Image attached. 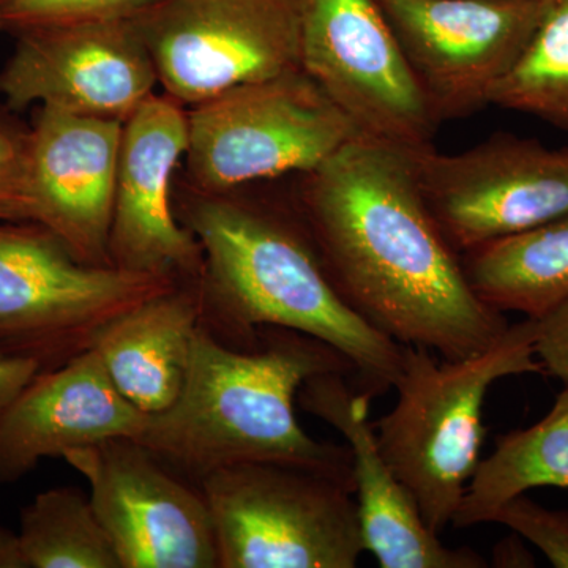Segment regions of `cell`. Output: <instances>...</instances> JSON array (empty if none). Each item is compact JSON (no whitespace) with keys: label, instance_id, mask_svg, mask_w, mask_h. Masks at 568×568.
<instances>
[{"label":"cell","instance_id":"16","mask_svg":"<svg viewBox=\"0 0 568 568\" xmlns=\"http://www.w3.org/2000/svg\"><path fill=\"white\" fill-rule=\"evenodd\" d=\"M372 402L339 372L310 377L297 395L298 406L334 426L349 447L365 551L383 568L488 567L474 549L446 547L426 526L416 500L381 452L369 420Z\"/></svg>","mask_w":568,"mask_h":568},{"label":"cell","instance_id":"4","mask_svg":"<svg viewBox=\"0 0 568 568\" xmlns=\"http://www.w3.org/2000/svg\"><path fill=\"white\" fill-rule=\"evenodd\" d=\"M529 373L545 375L532 317L510 325L495 345L462 361L436 362L432 351L403 345L398 399L375 422V432L388 465L437 536L452 525L480 463L489 388L503 377Z\"/></svg>","mask_w":568,"mask_h":568},{"label":"cell","instance_id":"7","mask_svg":"<svg viewBox=\"0 0 568 568\" xmlns=\"http://www.w3.org/2000/svg\"><path fill=\"white\" fill-rule=\"evenodd\" d=\"M194 192L308 174L361 136L301 67L237 85L186 110Z\"/></svg>","mask_w":568,"mask_h":568},{"label":"cell","instance_id":"26","mask_svg":"<svg viewBox=\"0 0 568 568\" xmlns=\"http://www.w3.org/2000/svg\"><path fill=\"white\" fill-rule=\"evenodd\" d=\"M536 355L545 375L568 388V298L536 320Z\"/></svg>","mask_w":568,"mask_h":568},{"label":"cell","instance_id":"11","mask_svg":"<svg viewBox=\"0 0 568 568\" xmlns=\"http://www.w3.org/2000/svg\"><path fill=\"white\" fill-rule=\"evenodd\" d=\"M62 458L88 481L122 568H219L215 528L200 487L140 440L115 437Z\"/></svg>","mask_w":568,"mask_h":568},{"label":"cell","instance_id":"2","mask_svg":"<svg viewBox=\"0 0 568 568\" xmlns=\"http://www.w3.org/2000/svg\"><path fill=\"white\" fill-rule=\"evenodd\" d=\"M179 220L203 248L201 327L213 338L253 349L261 328H290L345 355L361 394L373 399L395 388L403 345L346 304L297 212L194 192Z\"/></svg>","mask_w":568,"mask_h":568},{"label":"cell","instance_id":"14","mask_svg":"<svg viewBox=\"0 0 568 568\" xmlns=\"http://www.w3.org/2000/svg\"><path fill=\"white\" fill-rule=\"evenodd\" d=\"M186 148L185 106L168 93H153L123 121L110 233L114 267L200 280L203 248L171 196Z\"/></svg>","mask_w":568,"mask_h":568},{"label":"cell","instance_id":"9","mask_svg":"<svg viewBox=\"0 0 568 568\" xmlns=\"http://www.w3.org/2000/svg\"><path fill=\"white\" fill-rule=\"evenodd\" d=\"M437 226L459 254L568 213V149L499 133L458 153L407 151Z\"/></svg>","mask_w":568,"mask_h":568},{"label":"cell","instance_id":"27","mask_svg":"<svg viewBox=\"0 0 568 568\" xmlns=\"http://www.w3.org/2000/svg\"><path fill=\"white\" fill-rule=\"evenodd\" d=\"M39 373L36 362L0 354V418Z\"/></svg>","mask_w":568,"mask_h":568},{"label":"cell","instance_id":"17","mask_svg":"<svg viewBox=\"0 0 568 568\" xmlns=\"http://www.w3.org/2000/svg\"><path fill=\"white\" fill-rule=\"evenodd\" d=\"M148 418L118 390L95 349L39 373L0 418V487L43 458L115 437L136 439Z\"/></svg>","mask_w":568,"mask_h":568},{"label":"cell","instance_id":"18","mask_svg":"<svg viewBox=\"0 0 568 568\" xmlns=\"http://www.w3.org/2000/svg\"><path fill=\"white\" fill-rule=\"evenodd\" d=\"M201 316L200 280H190L119 317L93 346L114 386L141 413L155 416L178 402Z\"/></svg>","mask_w":568,"mask_h":568},{"label":"cell","instance_id":"5","mask_svg":"<svg viewBox=\"0 0 568 568\" xmlns=\"http://www.w3.org/2000/svg\"><path fill=\"white\" fill-rule=\"evenodd\" d=\"M183 280L81 263L31 222H0V354L50 372L88 353L114 321Z\"/></svg>","mask_w":568,"mask_h":568},{"label":"cell","instance_id":"28","mask_svg":"<svg viewBox=\"0 0 568 568\" xmlns=\"http://www.w3.org/2000/svg\"><path fill=\"white\" fill-rule=\"evenodd\" d=\"M491 566L499 568L534 567L536 559L526 549L521 536L514 532V536L503 538L493 549Z\"/></svg>","mask_w":568,"mask_h":568},{"label":"cell","instance_id":"13","mask_svg":"<svg viewBox=\"0 0 568 568\" xmlns=\"http://www.w3.org/2000/svg\"><path fill=\"white\" fill-rule=\"evenodd\" d=\"M159 84L134 20L58 26L18 33L0 70V97L11 110L47 106L125 121Z\"/></svg>","mask_w":568,"mask_h":568},{"label":"cell","instance_id":"3","mask_svg":"<svg viewBox=\"0 0 568 568\" xmlns=\"http://www.w3.org/2000/svg\"><path fill=\"white\" fill-rule=\"evenodd\" d=\"M354 379L345 355L283 327L261 328L260 345L235 349L203 327L178 402L149 416L136 437L194 485L213 470L244 463H283L354 478L349 447L317 440L295 416L301 387L320 373Z\"/></svg>","mask_w":568,"mask_h":568},{"label":"cell","instance_id":"20","mask_svg":"<svg viewBox=\"0 0 568 568\" xmlns=\"http://www.w3.org/2000/svg\"><path fill=\"white\" fill-rule=\"evenodd\" d=\"M544 487L568 488L566 387L536 425L497 437L495 452L478 463L452 526L467 529L493 523L508 500Z\"/></svg>","mask_w":568,"mask_h":568},{"label":"cell","instance_id":"8","mask_svg":"<svg viewBox=\"0 0 568 568\" xmlns=\"http://www.w3.org/2000/svg\"><path fill=\"white\" fill-rule=\"evenodd\" d=\"M298 63L358 134L414 151L437 122L379 0H297Z\"/></svg>","mask_w":568,"mask_h":568},{"label":"cell","instance_id":"12","mask_svg":"<svg viewBox=\"0 0 568 568\" xmlns=\"http://www.w3.org/2000/svg\"><path fill=\"white\" fill-rule=\"evenodd\" d=\"M437 122L491 104L536 26L538 0H379Z\"/></svg>","mask_w":568,"mask_h":568},{"label":"cell","instance_id":"10","mask_svg":"<svg viewBox=\"0 0 568 568\" xmlns=\"http://www.w3.org/2000/svg\"><path fill=\"white\" fill-rule=\"evenodd\" d=\"M134 22L183 106L301 67L297 0H159Z\"/></svg>","mask_w":568,"mask_h":568},{"label":"cell","instance_id":"19","mask_svg":"<svg viewBox=\"0 0 568 568\" xmlns=\"http://www.w3.org/2000/svg\"><path fill=\"white\" fill-rule=\"evenodd\" d=\"M462 261L481 302L538 320L568 298V213L463 253Z\"/></svg>","mask_w":568,"mask_h":568},{"label":"cell","instance_id":"22","mask_svg":"<svg viewBox=\"0 0 568 568\" xmlns=\"http://www.w3.org/2000/svg\"><path fill=\"white\" fill-rule=\"evenodd\" d=\"M491 104L568 133V0H538L528 44L497 85Z\"/></svg>","mask_w":568,"mask_h":568},{"label":"cell","instance_id":"1","mask_svg":"<svg viewBox=\"0 0 568 568\" xmlns=\"http://www.w3.org/2000/svg\"><path fill=\"white\" fill-rule=\"evenodd\" d=\"M294 209L338 293L399 345L446 361L484 353L510 327L467 282L405 149L358 136L304 175Z\"/></svg>","mask_w":568,"mask_h":568},{"label":"cell","instance_id":"15","mask_svg":"<svg viewBox=\"0 0 568 568\" xmlns=\"http://www.w3.org/2000/svg\"><path fill=\"white\" fill-rule=\"evenodd\" d=\"M122 121L40 106L29 129V222L78 261L112 265L110 233Z\"/></svg>","mask_w":568,"mask_h":568},{"label":"cell","instance_id":"6","mask_svg":"<svg viewBox=\"0 0 568 568\" xmlns=\"http://www.w3.org/2000/svg\"><path fill=\"white\" fill-rule=\"evenodd\" d=\"M219 568H354L365 552L354 478L244 463L200 481Z\"/></svg>","mask_w":568,"mask_h":568},{"label":"cell","instance_id":"24","mask_svg":"<svg viewBox=\"0 0 568 568\" xmlns=\"http://www.w3.org/2000/svg\"><path fill=\"white\" fill-rule=\"evenodd\" d=\"M493 523L536 545L552 567L568 568V510H551L521 495L504 504Z\"/></svg>","mask_w":568,"mask_h":568},{"label":"cell","instance_id":"23","mask_svg":"<svg viewBox=\"0 0 568 568\" xmlns=\"http://www.w3.org/2000/svg\"><path fill=\"white\" fill-rule=\"evenodd\" d=\"M159 0H0V32L134 20Z\"/></svg>","mask_w":568,"mask_h":568},{"label":"cell","instance_id":"25","mask_svg":"<svg viewBox=\"0 0 568 568\" xmlns=\"http://www.w3.org/2000/svg\"><path fill=\"white\" fill-rule=\"evenodd\" d=\"M29 129L0 118V222H29Z\"/></svg>","mask_w":568,"mask_h":568},{"label":"cell","instance_id":"29","mask_svg":"<svg viewBox=\"0 0 568 568\" xmlns=\"http://www.w3.org/2000/svg\"><path fill=\"white\" fill-rule=\"evenodd\" d=\"M0 568H28L18 534L0 528Z\"/></svg>","mask_w":568,"mask_h":568},{"label":"cell","instance_id":"21","mask_svg":"<svg viewBox=\"0 0 568 568\" xmlns=\"http://www.w3.org/2000/svg\"><path fill=\"white\" fill-rule=\"evenodd\" d=\"M18 540L28 568H122L80 488L55 487L22 508Z\"/></svg>","mask_w":568,"mask_h":568}]
</instances>
